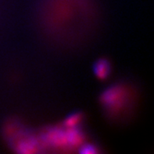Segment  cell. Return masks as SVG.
<instances>
[{
  "mask_svg": "<svg viewBox=\"0 0 154 154\" xmlns=\"http://www.w3.org/2000/svg\"><path fill=\"white\" fill-rule=\"evenodd\" d=\"M109 63L105 60H100L97 62L95 66V72L97 76L101 79H105L109 74Z\"/></svg>",
  "mask_w": 154,
  "mask_h": 154,
  "instance_id": "1",
  "label": "cell"
}]
</instances>
